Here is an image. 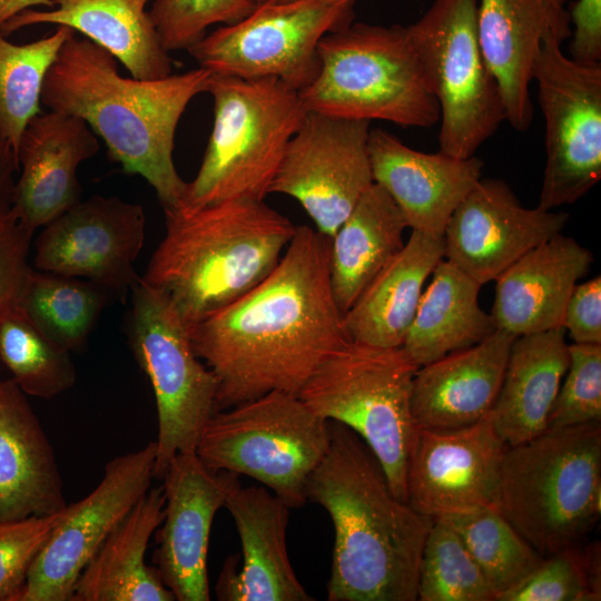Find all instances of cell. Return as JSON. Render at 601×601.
<instances>
[{"label":"cell","mask_w":601,"mask_h":601,"mask_svg":"<svg viewBox=\"0 0 601 601\" xmlns=\"http://www.w3.org/2000/svg\"><path fill=\"white\" fill-rule=\"evenodd\" d=\"M331 238L297 226L275 269L247 294L188 329L217 380L216 411L273 391L297 395L351 342L329 278Z\"/></svg>","instance_id":"1"},{"label":"cell","mask_w":601,"mask_h":601,"mask_svg":"<svg viewBox=\"0 0 601 601\" xmlns=\"http://www.w3.org/2000/svg\"><path fill=\"white\" fill-rule=\"evenodd\" d=\"M328 450L308 479L307 501L334 528L328 601H415L433 519L393 493L383 467L349 427L328 421Z\"/></svg>","instance_id":"2"},{"label":"cell","mask_w":601,"mask_h":601,"mask_svg":"<svg viewBox=\"0 0 601 601\" xmlns=\"http://www.w3.org/2000/svg\"><path fill=\"white\" fill-rule=\"evenodd\" d=\"M210 75L198 67L159 79L124 77L110 52L73 33L46 75L41 105L83 119L110 158L141 176L168 211L183 206L187 187L173 158L177 126Z\"/></svg>","instance_id":"3"},{"label":"cell","mask_w":601,"mask_h":601,"mask_svg":"<svg viewBox=\"0 0 601 601\" xmlns=\"http://www.w3.org/2000/svg\"><path fill=\"white\" fill-rule=\"evenodd\" d=\"M164 213L166 234L140 280L167 297L187 329L264 280L297 227L264 200Z\"/></svg>","instance_id":"4"},{"label":"cell","mask_w":601,"mask_h":601,"mask_svg":"<svg viewBox=\"0 0 601 601\" xmlns=\"http://www.w3.org/2000/svg\"><path fill=\"white\" fill-rule=\"evenodd\" d=\"M496 509L542 556L580 545L601 512V422L509 446Z\"/></svg>","instance_id":"5"},{"label":"cell","mask_w":601,"mask_h":601,"mask_svg":"<svg viewBox=\"0 0 601 601\" xmlns=\"http://www.w3.org/2000/svg\"><path fill=\"white\" fill-rule=\"evenodd\" d=\"M214 124L181 207L264 200L286 147L307 110L299 92L276 78L210 75Z\"/></svg>","instance_id":"6"},{"label":"cell","mask_w":601,"mask_h":601,"mask_svg":"<svg viewBox=\"0 0 601 601\" xmlns=\"http://www.w3.org/2000/svg\"><path fill=\"white\" fill-rule=\"evenodd\" d=\"M318 56L316 78L299 91L307 111L417 128L440 120L406 27L351 22L322 38Z\"/></svg>","instance_id":"7"},{"label":"cell","mask_w":601,"mask_h":601,"mask_svg":"<svg viewBox=\"0 0 601 601\" xmlns=\"http://www.w3.org/2000/svg\"><path fill=\"white\" fill-rule=\"evenodd\" d=\"M417 366L401 347L349 342L326 358L297 396L319 417L354 431L406 502V466L415 433L411 413Z\"/></svg>","instance_id":"8"},{"label":"cell","mask_w":601,"mask_h":601,"mask_svg":"<svg viewBox=\"0 0 601 601\" xmlns=\"http://www.w3.org/2000/svg\"><path fill=\"white\" fill-rule=\"evenodd\" d=\"M328 446V421L297 395L273 391L216 411L200 432L196 454L210 470L249 476L298 509Z\"/></svg>","instance_id":"9"},{"label":"cell","mask_w":601,"mask_h":601,"mask_svg":"<svg viewBox=\"0 0 601 601\" xmlns=\"http://www.w3.org/2000/svg\"><path fill=\"white\" fill-rule=\"evenodd\" d=\"M477 0H434L406 32L423 78L440 107V151L475 155L506 121L497 83L484 60Z\"/></svg>","instance_id":"10"},{"label":"cell","mask_w":601,"mask_h":601,"mask_svg":"<svg viewBox=\"0 0 601 601\" xmlns=\"http://www.w3.org/2000/svg\"><path fill=\"white\" fill-rule=\"evenodd\" d=\"M127 335L156 400L154 477L161 480L176 455L196 452L200 432L216 412L217 380L194 352L167 297L140 279L131 290Z\"/></svg>","instance_id":"11"},{"label":"cell","mask_w":601,"mask_h":601,"mask_svg":"<svg viewBox=\"0 0 601 601\" xmlns=\"http://www.w3.org/2000/svg\"><path fill=\"white\" fill-rule=\"evenodd\" d=\"M353 7L344 0L267 1L188 52L213 75L276 78L299 92L318 73L322 38L349 24Z\"/></svg>","instance_id":"12"},{"label":"cell","mask_w":601,"mask_h":601,"mask_svg":"<svg viewBox=\"0 0 601 601\" xmlns=\"http://www.w3.org/2000/svg\"><path fill=\"white\" fill-rule=\"evenodd\" d=\"M553 32L542 40L532 80L545 122L546 161L538 207L554 210L601 178V63H582Z\"/></svg>","instance_id":"13"},{"label":"cell","mask_w":601,"mask_h":601,"mask_svg":"<svg viewBox=\"0 0 601 601\" xmlns=\"http://www.w3.org/2000/svg\"><path fill=\"white\" fill-rule=\"evenodd\" d=\"M371 122L307 111L289 140L269 194L296 199L332 238L374 184Z\"/></svg>","instance_id":"14"},{"label":"cell","mask_w":601,"mask_h":601,"mask_svg":"<svg viewBox=\"0 0 601 601\" xmlns=\"http://www.w3.org/2000/svg\"><path fill=\"white\" fill-rule=\"evenodd\" d=\"M156 452L152 441L114 457L97 486L61 511L29 571L19 601H71L83 568L150 489Z\"/></svg>","instance_id":"15"},{"label":"cell","mask_w":601,"mask_h":601,"mask_svg":"<svg viewBox=\"0 0 601 601\" xmlns=\"http://www.w3.org/2000/svg\"><path fill=\"white\" fill-rule=\"evenodd\" d=\"M42 227L35 244L39 270L88 279L122 299L139 282L134 265L146 227L139 204L95 195Z\"/></svg>","instance_id":"16"},{"label":"cell","mask_w":601,"mask_h":601,"mask_svg":"<svg viewBox=\"0 0 601 601\" xmlns=\"http://www.w3.org/2000/svg\"><path fill=\"white\" fill-rule=\"evenodd\" d=\"M508 447L490 413L459 428L416 427L406 466V502L433 520L496 508Z\"/></svg>","instance_id":"17"},{"label":"cell","mask_w":601,"mask_h":601,"mask_svg":"<svg viewBox=\"0 0 601 601\" xmlns=\"http://www.w3.org/2000/svg\"><path fill=\"white\" fill-rule=\"evenodd\" d=\"M164 519L155 532L152 565L177 601L210 600L207 553L216 512L239 484L231 472H215L196 452L176 455L164 477Z\"/></svg>","instance_id":"18"},{"label":"cell","mask_w":601,"mask_h":601,"mask_svg":"<svg viewBox=\"0 0 601 601\" xmlns=\"http://www.w3.org/2000/svg\"><path fill=\"white\" fill-rule=\"evenodd\" d=\"M568 218L566 213L524 207L506 183L481 178L445 227L444 259L483 285L560 234Z\"/></svg>","instance_id":"19"},{"label":"cell","mask_w":601,"mask_h":601,"mask_svg":"<svg viewBox=\"0 0 601 601\" xmlns=\"http://www.w3.org/2000/svg\"><path fill=\"white\" fill-rule=\"evenodd\" d=\"M368 152L374 183L412 230L443 235L455 208L482 178L483 161L475 155L423 152L381 128L370 130Z\"/></svg>","instance_id":"20"},{"label":"cell","mask_w":601,"mask_h":601,"mask_svg":"<svg viewBox=\"0 0 601 601\" xmlns=\"http://www.w3.org/2000/svg\"><path fill=\"white\" fill-rule=\"evenodd\" d=\"M98 150L83 119L55 110L33 117L17 148L13 211L36 230L75 206L82 193L78 168Z\"/></svg>","instance_id":"21"},{"label":"cell","mask_w":601,"mask_h":601,"mask_svg":"<svg viewBox=\"0 0 601 601\" xmlns=\"http://www.w3.org/2000/svg\"><path fill=\"white\" fill-rule=\"evenodd\" d=\"M224 508L231 514L243 550L236 571L230 556L215 588L225 601H312L294 572L287 553L289 508L262 486L239 484L228 493Z\"/></svg>","instance_id":"22"},{"label":"cell","mask_w":601,"mask_h":601,"mask_svg":"<svg viewBox=\"0 0 601 601\" xmlns=\"http://www.w3.org/2000/svg\"><path fill=\"white\" fill-rule=\"evenodd\" d=\"M515 337L496 328L473 346L420 366L411 394L415 427L459 428L487 415L497 397Z\"/></svg>","instance_id":"23"},{"label":"cell","mask_w":601,"mask_h":601,"mask_svg":"<svg viewBox=\"0 0 601 601\" xmlns=\"http://www.w3.org/2000/svg\"><path fill=\"white\" fill-rule=\"evenodd\" d=\"M476 27L484 60L501 92L506 121L525 131L532 121V69L543 38H570L569 13L542 0H477Z\"/></svg>","instance_id":"24"},{"label":"cell","mask_w":601,"mask_h":601,"mask_svg":"<svg viewBox=\"0 0 601 601\" xmlns=\"http://www.w3.org/2000/svg\"><path fill=\"white\" fill-rule=\"evenodd\" d=\"M592 263L588 248L561 233L534 247L495 279V327L514 336L563 327L568 299Z\"/></svg>","instance_id":"25"},{"label":"cell","mask_w":601,"mask_h":601,"mask_svg":"<svg viewBox=\"0 0 601 601\" xmlns=\"http://www.w3.org/2000/svg\"><path fill=\"white\" fill-rule=\"evenodd\" d=\"M67 505L53 449L27 394L12 380L0 381V522Z\"/></svg>","instance_id":"26"},{"label":"cell","mask_w":601,"mask_h":601,"mask_svg":"<svg viewBox=\"0 0 601 601\" xmlns=\"http://www.w3.org/2000/svg\"><path fill=\"white\" fill-rule=\"evenodd\" d=\"M47 10H26L1 29L6 37L21 28L51 23L79 32L110 52L138 79L171 73V59L157 36L147 4L150 0H52Z\"/></svg>","instance_id":"27"},{"label":"cell","mask_w":601,"mask_h":601,"mask_svg":"<svg viewBox=\"0 0 601 601\" xmlns=\"http://www.w3.org/2000/svg\"><path fill=\"white\" fill-rule=\"evenodd\" d=\"M443 258V235L412 230L402 250L343 314L348 338L372 346L401 347L416 314L423 285Z\"/></svg>","instance_id":"28"},{"label":"cell","mask_w":601,"mask_h":601,"mask_svg":"<svg viewBox=\"0 0 601 601\" xmlns=\"http://www.w3.org/2000/svg\"><path fill=\"white\" fill-rule=\"evenodd\" d=\"M162 485L149 489L101 543L80 573L71 601H174L154 565L150 538L164 519Z\"/></svg>","instance_id":"29"},{"label":"cell","mask_w":601,"mask_h":601,"mask_svg":"<svg viewBox=\"0 0 601 601\" xmlns=\"http://www.w3.org/2000/svg\"><path fill=\"white\" fill-rule=\"evenodd\" d=\"M563 327L516 336L502 384L490 411L494 428L508 446L543 433L569 365Z\"/></svg>","instance_id":"30"},{"label":"cell","mask_w":601,"mask_h":601,"mask_svg":"<svg viewBox=\"0 0 601 601\" xmlns=\"http://www.w3.org/2000/svg\"><path fill=\"white\" fill-rule=\"evenodd\" d=\"M405 228L394 200L374 183L331 238V287L342 314L402 250Z\"/></svg>","instance_id":"31"},{"label":"cell","mask_w":601,"mask_h":601,"mask_svg":"<svg viewBox=\"0 0 601 601\" xmlns=\"http://www.w3.org/2000/svg\"><path fill=\"white\" fill-rule=\"evenodd\" d=\"M431 275L402 344L417 367L473 346L496 329L479 305L477 280L444 258Z\"/></svg>","instance_id":"32"},{"label":"cell","mask_w":601,"mask_h":601,"mask_svg":"<svg viewBox=\"0 0 601 601\" xmlns=\"http://www.w3.org/2000/svg\"><path fill=\"white\" fill-rule=\"evenodd\" d=\"M112 294L88 279L30 269L19 307L50 339L82 347Z\"/></svg>","instance_id":"33"},{"label":"cell","mask_w":601,"mask_h":601,"mask_svg":"<svg viewBox=\"0 0 601 601\" xmlns=\"http://www.w3.org/2000/svg\"><path fill=\"white\" fill-rule=\"evenodd\" d=\"M73 33L58 26L50 35L17 45L0 32V141L10 144L16 154L26 126L41 112L46 75Z\"/></svg>","instance_id":"34"},{"label":"cell","mask_w":601,"mask_h":601,"mask_svg":"<svg viewBox=\"0 0 601 601\" xmlns=\"http://www.w3.org/2000/svg\"><path fill=\"white\" fill-rule=\"evenodd\" d=\"M442 519L465 543L490 583L495 600L516 587L544 558L496 508L476 509Z\"/></svg>","instance_id":"35"},{"label":"cell","mask_w":601,"mask_h":601,"mask_svg":"<svg viewBox=\"0 0 601 601\" xmlns=\"http://www.w3.org/2000/svg\"><path fill=\"white\" fill-rule=\"evenodd\" d=\"M70 352L46 336L18 306L0 323V359L27 395L50 400L77 378Z\"/></svg>","instance_id":"36"},{"label":"cell","mask_w":601,"mask_h":601,"mask_svg":"<svg viewBox=\"0 0 601 601\" xmlns=\"http://www.w3.org/2000/svg\"><path fill=\"white\" fill-rule=\"evenodd\" d=\"M420 601H494L495 594L459 533L434 519L420 564Z\"/></svg>","instance_id":"37"},{"label":"cell","mask_w":601,"mask_h":601,"mask_svg":"<svg viewBox=\"0 0 601 601\" xmlns=\"http://www.w3.org/2000/svg\"><path fill=\"white\" fill-rule=\"evenodd\" d=\"M601 599L600 544L571 546L544 556L496 601H597Z\"/></svg>","instance_id":"38"},{"label":"cell","mask_w":601,"mask_h":601,"mask_svg":"<svg viewBox=\"0 0 601 601\" xmlns=\"http://www.w3.org/2000/svg\"><path fill=\"white\" fill-rule=\"evenodd\" d=\"M256 6L253 0H155L149 16L162 48L170 52L189 50L210 26L237 22Z\"/></svg>","instance_id":"39"},{"label":"cell","mask_w":601,"mask_h":601,"mask_svg":"<svg viewBox=\"0 0 601 601\" xmlns=\"http://www.w3.org/2000/svg\"><path fill=\"white\" fill-rule=\"evenodd\" d=\"M590 422H601V344L573 343L546 430Z\"/></svg>","instance_id":"40"},{"label":"cell","mask_w":601,"mask_h":601,"mask_svg":"<svg viewBox=\"0 0 601 601\" xmlns=\"http://www.w3.org/2000/svg\"><path fill=\"white\" fill-rule=\"evenodd\" d=\"M60 513L0 522V601H19L29 571Z\"/></svg>","instance_id":"41"},{"label":"cell","mask_w":601,"mask_h":601,"mask_svg":"<svg viewBox=\"0 0 601 601\" xmlns=\"http://www.w3.org/2000/svg\"><path fill=\"white\" fill-rule=\"evenodd\" d=\"M33 233L13 209L0 220V323L19 305Z\"/></svg>","instance_id":"42"},{"label":"cell","mask_w":601,"mask_h":601,"mask_svg":"<svg viewBox=\"0 0 601 601\" xmlns=\"http://www.w3.org/2000/svg\"><path fill=\"white\" fill-rule=\"evenodd\" d=\"M563 328L574 343L601 344V277L577 284L568 299Z\"/></svg>","instance_id":"43"},{"label":"cell","mask_w":601,"mask_h":601,"mask_svg":"<svg viewBox=\"0 0 601 601\" xmlns=\"http://www.w3.org/2000/svg\"><path fill=\"white\" fill-rule=\"evenodd\" d=\"M571 31L570 57L582 63L601 61V0H577L568 11Z\"/></svg>","instance_id":"44"},{"label":"cell","mask_w":601,"mask_h":601,"mask_svg":"<svg viewBox=\"0 0 601 601\" xmlns=\"http://www.w3.org/2000/svg\"><path fill=\"white\" fill-rule=\"evenodd\" d=\"M18 158L14 148L0 141V220L13 208Z\"/></svg>","instance_id":"45"},{"label":"cell","mask_w":601,"mask_h":601,"mask_svg":"<svg viewBox=\"0 0 601 601\" xmlns=\"http://www.w3.org/2000/svg\"><path fill=\"white\" fill-rule=\"evenodd\" d=\"M35 7L52 8V0H0V32L2 27L17 14Z\"/></svg>","instance_id":"46"},{"label":"cell","mask_w":601,"mask_h":601,"mask_svg":"<svg viewBox=\"0 0 601 601\" xmlns=\"http://www.w3.org/2000/svg\"><path fill=\"white\" fill-rule=\"evenodd\" d=\"M551 10L556 13H568L565 4L569 0H542Z\"/></svg>","instance_id":"47"},{"label":"cell","mask_w":601,"mask_h":601,"mask_svg":"<svg viewBox=\"0 0 601 601\" xmlns=\"http://www.w3.org/2000/svg\"><path fill=\"white\" fill-rule=\"evenodd\" d=\"M256 4H262V3H265L269 0H253Z\"/></svg>","instance_id":"48"},{"label":"cell","mask_w":601,"mask_h":601,"mask_svg":"<svg viewBox=\"0 0 601 601\" xmlns=\"http://www.w3.org/2000/svg\"><path fill=\"white\" fill-rule=\"evenodd\" d=\"M269 1H273V2H287V1H293V0H269Z\"/></svg>","instance_id":"49"},{"label":"cell","mask_w":601,"mask_h":601,"mask_svg":"<svg viewBox=\"0 0 601 601\" xmlns=\"http://www.w3.org/2000/svg\"><path fill=\"white\" fill-rule=\"evenodd\" d=\"M344 1H347V2H353L355 3L356 0H344Z\"/></svg>","instance_id":"50"}]
</instances>
